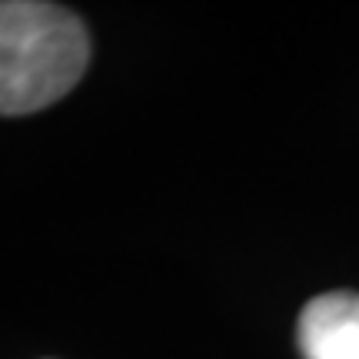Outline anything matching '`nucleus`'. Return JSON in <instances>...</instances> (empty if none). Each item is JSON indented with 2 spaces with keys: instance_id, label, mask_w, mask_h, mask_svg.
<instances>
[{
  "instance_id": "obj_1",
  "label": "nucleus",
  "mask_w": 359,
  "mask_h": 359,
  "mask_svg": "<svg viewBox=\"0 0 359 359\" xmlns=\"http://www.w3.org/2000/svg\"><path fill=\"white\" fill-rule=\"evenodd\" d=\"M90 60L77 13L37 0H0V116L37 114L77 87Z\"/></svg>"
},
{
  "instance_id": "obj_2",
  "label": "nucleus",
  "mask_w": 359,
  "mask_h": 359,
  "mask_svg": "<svg viewBox=\"0 0 359 359\" xmlns=\"http://www.w3.org/2000/svg\"><path fill=\"white\" fill-rule=\"evenodd\" d=\"M296 339L306 359H359V293L309 299Z\"/></svg>"
}]
</instances>
